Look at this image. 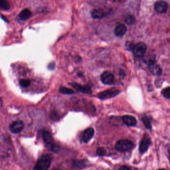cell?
<instances>
[{"label":"cell","instance_id":"12","mask_svg":"<svg viewBox=\"0 0 170 170\" xmlns=\"http://www.w3.org/2000/svg\"><path fill=\"white\" fill-rule=\"evenodd\" d=\"M155 9L158 13L160 14L164 13L168 9V4L164 1H160L155 4Z\"/></svg>","mask_w":170,"mask_h":170},{"label":"cell","instance_id":"5","mask_svg":"<svg viewBox=\"0 0 170 170\" xmlns=\"http://www.w3.org/2000/svg\"><path fill=\"white\" fill-rule=\"evenodd\" d=\"M132 50L133 54L136 57H141L146 53L147 47L144 43L139 42L135 45H134Z\"/></svg>","mask_w":170,"mask_h":170},{"label":"cell","instance_id":"25","mask_svg":"<svg viewBox=\"0 0 170 170\" xmlns=\"http://www.w3.org/2000/svg\"><path fill=\"white\" fill-rule=\"evenodd\" d=\"M48 69L50 70H53L55 68V63L54 62H51L50 63V65H48Z\"/></svg>","mask_w":170,"mask_h":170},{"label":"cell","instance_id":"6","mask_svg":"<svg viewBox=\"0 0 170 170\" xmlns=\"http://www.w3.org/2000/svg\"><path fill=\"white\" fill-rule=\"evenodd\" d=\"M24 128V124L22 121H15L10 125L9 129L11 132L14 134H18L21 132Z\"/></svg>","mask_w":170,"mask_h":170},{"label":"cell","instance_id":"1","mask_svg":"<svg viewBox=\"0 0 170 170\" xmlns=\"http://www.w3.org/2000/svg\"><path fill=\"white\" fill-rule=\"evenodd\" d=\"M42 138L45 146L50 151L54 153H57L59 151V147L54 141L50 132L44 131L42 134Z\"/></svg>","mask_w":170,"mask_h":170},{"label":"cell","instance_id":"21","mask_svg":"<svg viewBox=\"0 0 170 170\" xmlns=\"http://www.w3.org/2000/svg\"><path fill=\"white\" fill-rule=\"evenodd\" d=\"M143 123L144 124L145 126L146 127V128L148 129H151V125L150 120L149 118L147 117H145L142 118Z\"/></svg>","mask_w":170,"mask_h":170},{"label":"cell","instance_id":"16","mask_svg":"<svg viewBox=\"0 0 170 170\" xmlns=\"http://www.w3.org/2000/svg\"><path fill=\"white\" fill-rule=\"evenodd\" d=\"M91 17L95 19H100L104 17L103 11L101 9H94L91 13Z\"/></svg>","mask_w":170,"mask_h":170},{"label":"cell","instance_id":"11","mask_svg":"<svg viewBox=\"0 0 170 170\" xmlns=\"http://www.w3.org/2000/svg\"><path fill=\"white\" fill-rule=\"evenodd\" d=\"M94 130L93 128H88L85 130L82 136V140L84 143H88L94 137Z\"/></svg>","mask_w":170,"mask_h":170},{"label":"cell","instance_id":"10","mask_svg":"<svg viewBox=\"0 0 170 170\" xmlns=\"http://www.w3.org/2000/svg\"><path fill=\"white\" fill-rule=\"evenodd\" d=\"M151 144V139L149 136L145 134L140 143L139 150L141 154L144 153L147 151Z\"/></svg>","mask_w":170,"mask_h":170},{"label":"cell","instance_id":"14","mask_svg":"<svg viewBox=\"0 0 170 170\" xmlns=\"http://www.w3.org/2000/svg\"><path fill=\"white\" fill-rule=\"evenodd\" d=\"M127 28L125 25L123 24H119L115 29L114 33L116 36L121 37L123 36L126 33Z\"/></svg>","mask_w":170,"mask_h":170},{"label":"cell","instance_id":"7","mask_svg":"<svg viewBox=\"0 0 170 170\" xmlns=\"http://www.w3.org/2000/svg\"><path fill=\"white\" fill-rule=\"evenodd\" d=\"M71 85L78 92H82L83 94H92V91L91 88L89 85H82L80 84H78L77 83H71Z\"/></svg>","mask_w":170,"mask_h":170},{"label":"cell","instance_id":"17","mask_svg":"<svg viewBox=\"0 0 170 170\" xmlns=\"http://www.w3.org/2000/svg\"><path fill=\"white\" fill-rule=\"evenodd\" d=\"M59 92L62 94H72L75 93L72 89L69 88H66L65 86H61L59 88Z\"/></svg>","mask_w":170,"mask_h":170},{"label":"cell","instance_id":"9","mask_svg":"<svg viewBox=\"0 0 170 170\" xmlns=\"http://www.w3.org/2000/svg\"><path fill=\"white\" fill-rule=\"evenodd\" d=\"M148 68L151 73L155 75H160L162 71L159 65L154 60H150L148 63Z\"/></svg>","mask_w":170,"mask_h":170},{"label":"cell","instance_id":"24","mask_svg":"<svg viewBox=\"0 0 170 170\" xmlns=\"http://www.w3.org/2000/svg\"><path fill=\"white\" fill-rule=\"evenodd\" d=\"M97 154L99 156H104L106 154V150L104 148H98L97 150Z\"/></svg>","mask_w":170,"mask_h":170},{"label":"cell","instance_id":"27","mask_svg":"<svg viewBox=\"0 0 170 170\" xmlns=\"http://www.w3.org/2000/svg\"><path fill=\"white\" fill-rule=\"evenodd\" d=\"M169 155H170V152H169Z\"/></svg>","mask_w":170,"mask_h":170},{"label":"cell","instance_id":"19","mask_svg":"<svg viewBox=\"0 0 170 170\" xmlns=\"http://www.w3.org/2000/svg\"><path fill=\"white\" fill-rule=\"evenodd\" d=\"M30 80L29 79H21L19 81V83L22 88H27L30 86Z\"/></svg>","mask_w":170,"mask_h":170},{"label":"cell","instance_id":"26","mask_svg":"<svg viewBox=\"0 0 170 170\" xmlns=\"http://www.w3.org/2000/svg\"><path fill=\"white\" fill-rule=\"evenodd\" d=\"M130 167H128V166H122L119 168V170H130Z\"/></svg>","mask_w":170,"mask_h":170},{"label":"cell","instance_id":"22","mask_svg":"<svg viewBox=\"0 0 170 170\" xmlns=\"http://www.w3.org/2000/svg\"><path fill=\"white\" fill-rule=\"evenodd\" d=\"M162 94L165 98L170 99V88H167L163 91Z\"/></svg>","mask_w":170,"mask_h":170},{"label":"cell","instance_id":"4","mask_svg":"<svg viewBox=\"0 0 170 170\" xmlns=\"http://www.w3.org/2000/svg\"><path fill=\"white\" fill-rule=\"evenodd\" d=\"M119 92L120 91L115 88L108 89L99 93L97 94V97L100 99H106L115 97L119 94Z\"/></svg>","mask_w":170,"mask_h":170},{"label":"cell","instance_id":"13","mask_svg":"<svg viewBox=\"0 0 170 170\" xmlns=\"http://www.w3.org/2000/svg\"><path fill=\"white\" fill-rule=\"evenodd\" d=\"M122 120L124 123L129 126H134L137 124V120L135 118L130 115L123 116Z\"/></svg>","mask_w":170,"mask_h":170},{"label":"cell","instance_id":"23","mask_svg":"<svg viewBox=\"0 0 170 170\" xmlns=\"http://www.w3.org/2000/svg\"><path fill=\"white\" fill-rule=\"evenodd\" d=\"M84 163L81 161H75V162H73V166L75 168H82L84 167Z\"/></svg>","mask_w":170,"mask_h":170},{"label":"cell","instance_id":"8","mask_svg":"<svg viewBox=\"0 0 170 170\" xmlns=\"http://www.w3.org/2000/svg\"><path fill=\"white\" fill-rule=\"evenodd\" d=\"M101 80L103 83L106 85L113 84L114 81V76L113 74L109 71H105L101 74Z\"/></svg>","mask_w":170,"mask_h":170},{"label":"cell","instance_id":"18","mask_svg":"<svg viewBox=\"0 0 170 170\" xmlns=\"http://www.w3.org/2000/svg\"><path fill=\"white\" fill-rule=\"evenodd\" d=\"M10 6L8 1L6 0H1V9L2 10L6 11L9 9Z\"/></svg>","mask_w":170,"mask_h":170},{"label":"cell","instance_id":"3","mask_svg":"<svg viewBox=\"0 0 170 170\" xmlns=\"http://www.w3.org/2000/svg\"><path fill=\"white\" fill-rule=\"evenodd\" d=\"M132 142L127 139H121L116 142L115 149L119 152H124L130 150L133 148Z\"/></svg>","mask_w":170,"mask_h":170},{"label":"cell","instance_id":"15","mask_svg":"<svg viewBox=\"0 0 170 170\" xmlns=\"http://www.w3.org/2000/svg\"><path fill=\"white\" fill-rule=\"evenodd\" d=\"M31 15H32V13L30 10L26 9L23 10V11L20 13L19 17L21 20H23V21H26L30 18Z\"/></svg>","mask_w":170,"mask_h":170},{"label":"cell","instance_id":"2","mask_svg":"<svg viewBox=\"0 0 170 170\" xmlns=\"http://www.w3.org/2000/svg\"><path fill=\"white\" fill-rule=\"evenodd\" d=\"M52 158L50 155H43L39 159L33 169L37 170H47L51 165Z\"/></svg>","mask_w":170,"mask_h":170},{"label":"cell","instance_id":"20","mask_svg":"<svg viewBox=\"0 0 170 170\" xmlns=\"http://www.w3.org/2000/svg\"><path fill=\"white\" fill-rule=\"evenodd\" d=\"M125 22L128 24H132L135 21V19L132 16H128L125 18Z\"/></svg>","mask_w":170,"mask_h":170}]
</instances>
